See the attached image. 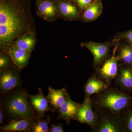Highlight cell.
<instances>
[{"mask_svg":"<svg viewBox=\"0 0 132 132\" xmlns=\"http://www.w3.org/2000/svg\"><path fill=\"white\" fill-rule=\"evenodd\" d=\"M24 21L20 12L1 3L0 5V40L2 46L9 45L21 34Z\"/></svg>","mask_w":132,"mask_h":132,"instance_id":"obj_1","label":"cell"},{"mask_svg":"<svg viewBox=\"0 0 132 132\" xmlns=\"http://www.w3.org/2000/svg\"><path fill=\"white\" fill-rule=\"evenodd\" d=\"M48 90V102L55 110H58L64 101L70 97L65 87L56 90L49 86Z\"/></svg>","mask_w":132,"mask_h":132,"instance_id":"obj_13","label":"cell"},{"mask_svg":"<svg viewBox=\"0 0 132 132\" xmlns=\"http://www.w3.org/2000/svg\"><path fill=\"white\" fill-rule=\"evenodd\" d=\"M81 104L75 102L71 97L65 100L58 109V119H63L69 124L72 119H74Z\"/></svg>","mask_w":132,"mask_h":132,"instance_id":"obj_11","label":"cell"},{"mask_svg":"<svg viewBox=\"0 0 132 132\" xmlns=\"http://www.w3.org/2000/svg\"><path fill=\"white\" fill-rule=\"evenodd\" d=\"M8 62L9 60L7 57L4 55H1L0 57V68L1 70L6 67Z\"/></svg>","mask_w":132,"mask_h":132,"instance_id":"obj_26","label":"cell"},{"mask_svg":"<svg viewBox=\"0 0 132 132\" xmlns=\"http://www.w3.org/2000/svg\"><path fill=\"white\" fill-rule=\"evenodd\" d=\"M91 100L94 110L106 108L119 115L131 102L132 96L117 87L111 86L104 92L93 95Z\"/></svg>","mask_w":132,"mask_h":132,"instance_id":"obj_2","label":"cell"},{"mask_svg":"<svg viewBox=\"0 0 132 132\" xmlns=\"http://www.w3.org/2000/svg\"><path fill=\"white\" fill-rule=\"evenodd\" d=\"M28 98V94L21 91L12 95L6 102L5 107L7 113L16 119L34 120L35 116L33 107Z\"/></svg>","mask_w":132,"mask_h":132,"instance_id":"obj_3","label":"cell"},{"mask_svg":"<svg viewBox=\"0 0 132 132\" xmlns=\"http://www.w3.org/2000/svg\"><path fill=\"white\" fill-rule=\"evenodd\" d=\"M28 96L33 108L40 116H42L46 112L51 110L47 97L45 96L41 88H39L37 94H28Z\"/></svg>","mask_w":132,"mask_h":132,"instance_id":"obj_12","label":"cell"},{"mask_svg":"<svg viewBox=\"0 0 132 132\" xmlns=\"http://www.w3.org/2000/svg\"><path fill=\"white\" fill-rule=\"evenodd\" d=\"M93 108L91 98H85L73 120L81 124L88 125L92 128L97 119V112L94 111Z\"/></svg>","mask_w":132,"mask_h":132,"instance_id":"obj_7","label":"cell"},{"mask_svg":"<svg viewBox=\"0 0 132 132\" xmlns=\"http://www.w3.org/2000/svg\"><path fill=\"white\" fill-rule=\"evenodd\" d=\"M34 122L28 119L15 120L1 127L2 130L5 132L31 131Z\"/></svg>","mask_w":132,"mask_h":132,"instance_id":"obj_14","label":"cell"},{"mask_svg":"<svg viewBox=\"0 0 132 132\" xmlns=\"http://www.w3.org/2000/svg\"><path fill=\"white\" fill-rule=\"evenodd\" d=\"M32 36L28 34L23 36L16 41L14 47L24 50L30 53L35 44Z\"/></svg>","mask_w":132,"mask_h":132,"instance_id":"obj_19","label":"cell"},{"mask_svg":"<svg viewBox=\"0 0 132 132\" xmlns=\"http://www.w3.org/2000/svg\"><path fill=\"white\" fill-rule=\"evenodd\" d=\"M97 119L91 132H125L119 114L106 108L95 109Z\"/></svg>","mask_w":132,"mask_h":132,"instance_id":"obj_4","label":"cell"},{"mask_svg":"<svg viewBox=\"0 0 132 132\" xmlns=\"http://www.w3.org/2000/svg\"><path fill=\"white\" fill-rule=\"evenodd\" d=\"M116 56L122 64L126 67L132 68V46L127 44L118 45Z\"/></svg>","mask_w":132,"mask_h":132,"instance_id":"obj_16","label":"cell"},{"mask_svg":"<svg viewBox=\"0 0 132 132\" xmlns=\"http://www.w3.org/2000/svg\"><path fill=\"white\" fill-rule=\"evenodd\" d=\"M48 132H64L63 125L60 123L58 125H53L49 129Z\"/></svg>","mask_w":132,"mask_h":132,"instance_id":"obj_24","label":"cell"},{"mask_svg":"<svg viewBox=\"0 0 132 132\" xmlns=\"http://www.w3.org/2000/svg\"><path fill=\"white\" fill-rule=\"evenodd\" d=\"M60 10L62 15L67 18L76 19L79 16V13L77 8L71 3H62L60 5Z\"/></svg>","mask_w":132,"mask_h":132,"instance_id":"obj_20","label":"cell"},{"mask_svg":"<svg viewBox=\"0 0 132 132\" xmlns=\"http://www.w3.org/2000/svg\"><path fill=\"white\" fill-rule=\"evenodd\" d=\"M102 10V4L100 2L90 3L85 8L83 14V19L85 21H94L101 15Z\"/></svg>","mask_w":132,"mask_h":132,"instance_id":"obj_17","label":"cell"},{"mask_svg":"<svg viewBox=\"0 0 132 132\" xmlns=\"http://www.w3.org/2000/svg\"><path fill=\"white\" fill-rule=\"evenodd\" d=\"M119 43L115 46L112 54L107 59L100 67L94 69V72L102 79L111 85L114 80L118 73L119 60L116 56V52Z\"/></svg>","mask_w":132,"mask_h":132,"instance_id":"obj_6","label":"cell"},{"mask_svg":"<svg viewBox=\"0 0 132 132\" xmlns=\"http://www.w3.org/2000/svg\"><path fill=\"white\" fill-rule=\"evenodd\" d=\"M125 132H132V101L119 114Z\"/></svg>","mask_w":132,"mask_h":132,"instance_id":"obj_18","label":"cell"},{"mask_svg":"<svg viewBox=\"0 0 132 132\" xmlns=\"http://www.w3.org/2000/svg\"><path fill=\"white\" fill-rule=\"evenodd\" d=\"M113 39L119 41L124 40L127 43L132 46V29L118 33L114 36Z\"/></svg>","mask_w":132,"mask_h":132,"instance_id":"obj_23","label":"cell"},{"mask_svg":"<svg viewBox=\"0 0 132 132\" xmlns=\"http://www.w3.org/2000/svg\"><path fill=\"white\" fill-rule=\"evenodd\" d=\"M20 82V75L12 69H6L0 74V88L1 92L7 93L17 87Z\"/></svg>","mask_w":132,"mask_h":132,"instance_id":"obj_10","label":"cell"},{"mask_svg":"<svg viewBox=\"0 0 132 132\" xmlns=\"http://www.w3.org/2000/svg\"><path fill=\"white\" fill-rule=\"evenodd\" d=\"M114 83L121 91L132 93V68L125 66L122 63L119 64L118 75Z\"/></svg>","mask_w":132,"mask_h":132,"instance_id":"obj_8","label":"cell"},{"mask_svg":"<svg viewBox=\"0 0 132 132\" xmlns=\"http://www.w3.org/2000/svg\"><path fill=\"white\" fill-rule=\"evenodd\" d=\"M50 121L49 117H47L46 119L38 120L34 121L31 129V132H48V125Z\"/></svg>","mask_w":132,"mask_h":132,"instance_id":"obj_22","label":"cell"},{"mask_svg":"<svg viewBox=\"0 0 132 132\" xmlns=\"http://www.w3.org/2000/svg\"><path fill=\"white\" fill-rule=\"evenodd\" d=\"M38 9L41 14L47 18L54 16L56 13V8L52 2L44 1L39 5Z\"/></svg>","mask_w":132,"mask_h":132,"instance_id":"obj_21","label":"cell"},{"mask_svg":"<svg viewBox=\"0 0 132 132\" xmlns=\"http://www.w3.org/2000/svg\"><path fill=\"white\" fill-rule=\"evenodd\" d=\"M92 1V0H77L78 5L82 9L86 8L91 3Z\"/></svg>","mask_w":132,"mask_h":132,"instance_id":"obj_25","label":"cell"},{"mask_svg":"<svg viewBox=\"0 0 132 132\" xmlns=\"http://www.w3.org/2000/svg\"><path fill=\"white\" fill-rule=\"evenodd\" d=\"M111 86L94 72L84 86L85 98H91L93 95L104 92Z\"/></svg>","mask_w":132,"mask_h":132,"instance_id":"obj_9","label":"cell"},{"mask_svg":"<svg viewBox=\"0 0 132 132\" xmlns=\"http://www.w3.org/2000/svg\"><path fill=\"white\" fill-rule=\"evenodd\" d=\"M3 112L2 109H1V107L0 109V124H2L3 122Z\"/></svg>","mask_w":132,"mask_h":132,"instance_id":"obj_27","label":"cell"},{"mask_svg":"<svg viewBox=\"0 0 132 132\" xmlns=\"http://www.w3.org/2000/svg\"><path fill=\"white\" fill-rule=\"evenodd\" d=\"M9 53L14 63L20 68L26 65L29 59V52L15 47L10 48Z\"/></svg>","mask_w":132,"mask_h":132,"instance_id":"obj_15","label":"cell"},{"mask_svg":"<svg viewBox=\"0 0 132 132\" xmlns=\"http://www.w3.org/2000/svg\"><path fill=\"white\" fill-rule=\"evenodd\" d=\"M119 41L114 39L103 43L93 41L82 43L81 47L87 48L93 56V67L94 69L102 65L107 59L110 57V49L119 43Z\"/></svg>","mask_w":132,"mask_h":132,"instance_id":"obj_5","label":"cell"}]
</instances>
